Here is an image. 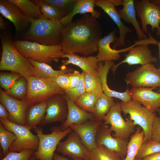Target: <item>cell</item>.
I'll list each match as a JSON object with an SVG mask.
<instances>
[{
  "mask_svg": "<svg viewBox=\"0 0 160 160\" xmlns=\"http://www.w3.org/2000/svg\"><path fill=\"white\" fill-rule=\"evenodd\" d=\"M101 25L97 19L87 13L63 25L61 44L65 54L79 53L89 56L98 51L102 38Z\"/></svg>",
  "mask_w": 160,
  "mask_h": 160,
  "instance_id": "cell-1",
  "label": "cell"
},
{
  "mask_svg": "<svg viewBox=\"0 0 160 160\" xmlns=\"http://www.w3.org/2000/svg\"><path fill=\"white\" fill-rule=\"evenodd\" d=\"M0 37L2 46L0 70L18 73L28 81L33 76V66L17 49L7 31H0Z\"/></svg>",
  "mask_w": 160,
  "mask_h": 160,
  "instance_id": "cell-2",
  "label": "cell"
},
{
  "mask_svg": "<svg viewBox=\"0 0 160 160\" xmlns=\"http://www.w3.org/2000/svg\"><path fill=\"white\" fill-rule=\"evenodd\" d=\"M29 19L30 27L20 39L48 46L61 44L63 25L60 21L51 20L42 15L37 19Z\"/></svg>",
  "mask_w": 160,
  "mask_h": 160,
  "instance_id": "cell-3",
  "label": "cell"
},
{
  "mask_svg": "<svg viewBox=\"0 0 160 160\" xmlns=\"http://www.w3.org/2000/svg\"><path fill=\"white\" fill-rule=\"evenodd\" d=\"M13 43L24 57L39 63L49 64L57 62L65 54L61 44L48 46L21 39L14 40Z\"/></svg>",
  "mask_w": 160,
  "mask_h": 160,
  "instance_id": "cell-4",
  "label": "cell"
},
{
  "mask_svg": "<svg viewBox=\"0 0 160 160\" xmlns=\"http://www.w3.org/2000/svg\"><path fill=\"white\" fill-rule=\"evenodd\" d=\"M33 129L38 136L39 144L38 149L33 155L36 159L39 160H53L55 151L60 141L72 131L70 127L62 131L59 126H54L51 128L50 134H45L40 126Z\"/></svg>",
  "mask_w": 160,
  "mask_h": 160,
  "instance_id": "cell-5",
  "label": "cell"
},
{
  "mask_svg": "<svg viewBox=\"0 0 160 160\" xmlns=\"http://www.w3.org/2000/svg\"><path fill=\"white\" fill-rule=\"evenodd\" d=\"M121 111L126 115L128 114L135 125H138L144 132L143 142L151 139L153 126L156 116L153 113L136 100L120 103Z\"/></svg>",
  "mask_w": 160,
  "mask_h": 160,
  "instance_id": "cell-6",
  "label": "cell"
},
{
  "mask_svg": "<svg viewBox=\"0 0 160 160\" xmlns=\"http://www.w3.org/2000/svg\"><path fill=\"white\" fill-rule=\"evenodd\" d=\"M60 94H65L64 91L49 79L32 76L28 81V92L24 100L30 105L47 101Z\"/></svg>",
  "mask_w": 160,
  "mask_h": 160,
  "instance_id": "cell-7",
  "label": "cell"
},
{
  "mask_svg": "<svg viewBox=\"0 0 160 160\" xmlns=\"http://www.w3.org/2000/svg\"><path fill=\"white\" fill-rule=\"evenodd\" d=\"M0 121L6 129L13 132L16 137L10 147L9 151L20 152L26 149L37 150L39 144L38 136L33 134L28 127L7 120L0 119Z\"/></svg>",
  "mask_w": 160,
  "mask_h": 160,
  "instance_id": "cell-8",
  "label": "cell"
},
{
  "mask_svg": "<svg viewBox=\"0 0 160 160\" xmlns=\"http://www.w3.org/2000/svg\"><path fill=\"white\" fill-rule=\"evenodd\" d=\"M125 80L127 84L132 86V88H160V70L150 63L127 73Z\"/></svg>",
  "mask_w": 160,
  "mask_h": 160,
  "instance_id": "cell-9",
  "label": "cell"
},
{
  "mask_svg": "<svg viewBox=\"0 0 160 160\" xmlns=\"http://www.w3.org/2000/svg\"><path fill=\"white\" fill-rule=\"evenodd\" d=\"M121 111L120 103L117 101L105 116L104 124L111 125V129L114 132L112 135L113 137L127 139L135 132L136 125L129 116L125 121L122 116Z\"/></svg>",
  "mask_w": 160,
  "mask_h": 160,
  "instance_id": "cell-10",
  "label": "cell"
},
{
  "mask_svg": "<svg viewBox=\"0 0 160 160\" xmlns=\"http://www.w3.org/2000/svg\"><path fill=\"white\" fill-rule=\"evenodd\" d=\"M134 5L136 15L141 19L143 31L148 33L147 26L150 25L153 32L157 29V34L160 35V5L148 0H134Z\"/></svg>",
  "mask_w": 160,
  "mask_h": 160,
  "instance_id": "cell-11",
  "label": "cell"
},
{
  "mask_svg": "<svg viewBox=\"0 0 160 160\" xmlns=\"http://www.w3.org/2000/svg\"><path fill=\"white\" fill-rule=\"evenodd\" d=\"M0 13L14 24L15 29V40L20 39L30 27L29 18L9 0H0Z\"/></svg>",
  "mask_w": 160,
  "mask_h": 160,
  "instance_id": "cell-12",
  "label": "cell"
},
{
  "mask_svg": "<svg viewBox=\"0 0 160 160\" xmlns=\"http://www.w3.org/2000/svg\"><path fill=\"white\" fill-rule=\"evenodd\" d=\"M68 113L65 94L55 95L48 100L45 116L39 125L43 126L57 122L62 123L65 120Z\"/></svg>",
  "mask_w": 160,
  "mask_h": 160,
  "instance_id": "cell-13",
  "label": "cell"
},
{
  "mask_svg": "<svg viewBox=\"0 0 160 160\" xmlns=\"http://www.w3.org/2000/svg\"><path fill=\"white\" fill-rule=\"evenodd\" d=\"M112 132L110 127L102 124L97 134L96 146L104 145L110 151L118 154L123 160L127 153V139L114 137L111 135Z\"/></svg>",
  "mask_w": 160,
  "mask_h": 160,
  "instance_id": "cell-14",
  "label": "cell"
},
{
  "mask_svg": "<svg viewBox=\"0 0 160 160\" xmlns=\"http://www.w3.org/2000/svg\"><path fill=\"white\" fill-rule=\"evenodd\" d=\"M56 150L62 155L68 156L73 159L90 160V152L77 134L73 130L68 134L65 140L59 143Z\"/></svg>",
  "mask_w": 160,
  "mask_h": 160,
  "instance_id": "cell-15",
  "label": "cell"
},
{
  "mask_svg": "<svg viewBox=\"0 0 160 160\" xmlns=\"http://www.w3.org/2000/svg\"><path fill=\"white\" fill-rule=\"evenodd\" d=\"M135 45L130 47L128 53L124 55L125 59L111 68L114 75L117 68L122 63H127L129 65L140 64L142 66L157 61V58L152 55L148 44H140L134 46Z\"/></svg>",
  "mask_w": 160,
  "mask_h": 160,
  "instance_id": "cell-16",
  "label": "cell"
},
{
  "mask_svg": "<svg viewBox=\"0 0 160 160\" xmlns=\"http://www.w3.org/2000/svg\"><path fill=\"white\" fill-rule=\"evenodd\" d=\"M0 102L7 109L10 115V121L19 125H25V114L29 106L25 100L12 97L0 88Z\"/></svg>",
  "mask_w": 160,
  "mask_h": 160,
  "instance_id": "cell-17",
  "label": "cell"
},
{
  "mask_svg": "<svg viewBox=\"0 0 160 160\" xmlns=\"http://www.w3.org/2000/svg\"><path fill=\"white\" fill-rule=\"evenodd\" d=\"M95 5L100 7L107 14L119 28V36L113 45V49H115L118 47L124 46L126 35L128 33L132 32V30L122 22L116 6L110 0H95Z\"/></svg>",
  "mask_w": 160,
  "mask_h": 160,
  "instance_id": "cell-18",
  "label": "cell"
},
{
  "mask_svg": "<svg viewBox=\"0 0 160 160\" xmlns=\"http://www.w3.org/2000/svg\"><path fill=\"white\" fill-rule=\"evenodd\" d=\"M102 122L95 119L89 120L79 125L70 126L72 130L78 135L82 142L90 152L96 147V137Z\"/></svg>",
  "mask_w": 160,
  "mask_h": 160,
  "instance_id": "cell-19",
  "label": "cell"
},
{
  "mask_svg": "<svg viewBox=\"0 0 160 160\" xmlns=\"http://www.w3.org/2000/svg\"><path fill=\"white\" fill-rule=\"evenodd\" d=\"M152 88L140 87L129 89L132 99L143 104L153 113L160 108V93L153 91Z\"/></svg>",
  "mask_w": 160,
  "mask_h": 160,
  "instance_id": "cell-20",
  "label": "cell"
},
{
  "mask_svg": "<svg viewBox=\"0 0 160 160\" xmlns=\"http://www.w3.org/2000/svg\"><path fill=\"white\" fill-rule=\"evenodd\" d=\"M116 29H114L108 35L102 38L98 42V53L96 56L98 62L117 60L121 57L120 53L128 51L130 47L120 50L111 48L110 44L114 43L118 39L116 36Z\"/></svg>",
  "mask_w": 160,
  "mask_h": 160,
  "instance_id": "cell-21",
  "label": "cell"
},
{
  "mask_svg": "<svg viewBox=\"0 0 160 160\" xmlns=\"http://www.w3.org/2000/svg\"><path fill=\"white\" fill-rule=\"evenodd\" d=\"M65 97L67 102L68 113L65 120L59 126L62 130H65L72 124H81L89 120L95 119L92 113L81 109L74 102L65 96Z\"/></svg>",
  "mask_w": 160,
  "mask_h": 160,
  "instance_id": "cell-22",
  "label": "cell"
},
{
  "mask_svg": "<svg viewBox=\"0 0 160 160\" xmlns=\"http://www.w3.org/2000/svg\"><path fill=\"white\" fill-rule=\"evenodd\" d=\"M115 65L113 61L98 62V71L100 76L101 81L103 93L108 96L118 98L124 102H127L132 99L129 93V89L124 92H120L112 90L108 87L107 84V76L110 69Z\"/></svg>",
  "mask_w": 160,
  "mask_h": 160,
  "instance_id": "cell-23",
  "label": "cell"
},
{
  "mask_svg": "<svg viewBox=\"0 0 160 160\" xmlns=\"http://www.w3.org/2000/svg\"><path fill=\"white\" fill-rule=\"evenodd\" d=\"M95 0H76L72 11L68 15L63 18L60 21L63 25H66L73 21V17L76 14H90L93 17L99 18L101 13L95 9Z\"/></svg>",
  "mask_w": 160,
  "mask_h": 160,
  "instance_id": "cell-24",
  "label": "cell"
},
{
  "mask_svg": "<svg viewBox=\"0 0 160 160\" xmlns=\"http://www.w3.org/2000/svg\"><path fill=\"white\" fill-rule=\"evenodd\" d=\"M62 58L67 59L63 60L61 66L72 64L80 68L85 72L92 70H98V61L96 56H80L76 54H65Z\"/></svg>",
  "mask_w": 160,
  "mask_h": 160,
  "instance_id": "cell-25",
  "label": "cell"
},
{
  "mask_svg": "<svg viewBox=\"0 0 160 160\" xmlns=\"http://www.w3.org/2000/svg\"><path fill=\"white\" fill-rule=\"evenodd\" d=\"M123 7L118 12L121 18L127 23H131L135 28L138 39L145 40L147 36L141 28L136 16V11L133 0H123Z\"/></svg>",
  "mask_w": 160,
  "mask_h": 160,
  "instance_id": "cell-26",
  "label": "cell"
},
{
  "mask_svg": "<svg viewBox=\"0 0 160 160\" xmlns=\"http://www.w3.org/2000/svg\"><path fill=\"white\" fill-rule=\"evenodd\" d=\"M28 59L33 67V76L37 78L51 79L60 74L72 72L74 71L73 68L65 66H61L60 70H56L49 64Z\"/></svg>",
  "mask_w": 160,
  "mask_h": 160,
  "instance_id": "cell-27",
  "label": "cell"
},
{
  "mask_svg": "<svg viewBox=\"0 0 160 160\" xmlns=\"http://www.w3.org/2000/svg\"><path fill=\"white\" fill-rule=\"evenodd\" d=\"M48 101L30 105L25 114V125L30 130L34 129L44 117Z\"/></svg>",
  "mask_w": 160,
  "mask_h": 160,
  "instance_id": "cell-28",
  "label": "cell"
},
{
  "mask_svg": "<svg viewBox=\"0 0 160 160\" xmlns=\"http://www.w3.org/2000/svg\"><path fill=\"white\" fill-rule=\"evenodd\" d=\"M113 99L103 93L100 95L95 104L92 113L95 119L102 122L106 115L115 104Z\"/></svg>",
  "mask_w": 160,
  "mask_h": 160,
  "instance_id": "cell-29",
  "label": "cell"
},
{
  "mask_svg": "<svg viewBox=\"0 0 160 160\" xmlns=\"http://www.w3.org/2000/svg\"><path fill=\"white\" fill-rule=\"evenodd\" d=\"M29 18L37 19L41 16L39 6L33 0H9Z\"/></svg>",
  "mask_w": 160,
  "mask_h": 160,
  "instance_id": "cell-30",
  "label": "cell"
},
{
  "mask_svg": "<svg viewBox=\"0 0 160 160\" xmlns=\"http://www.w3.org/2000/svg\"><path fill=\"white\" fill-rule=\"evenodd\" d=\"M84 84L86 92L100 95L103 93L98 70L85 72Z\"/></svg>",
  "mask_w": 160,
  "mask_h": 160,
  "instance_id": "cell-31",
  "label": "cell"
},
{
  "mask_svg": "<svg viewBox=\"0 0 160 160\" xmlns=\"http://www.w3.org/2000/svg\"><path fill=\"white\" fill-rule=\"evenodd\" d=\"M144 137L143 131H140V128L138 127L128 142L127 154L122 160H135L137 152L143 142Z\"/></svg>",
  "mask_w": 160,
  "mask_h": 160,
  "instance_id": "cell-32",
  "label": "cell"
},
{
  "mask_svg": "<svg viewBox=\"0 0 160 160\" xmlns=\"http://www.w3.org/2000/svg\"><path fill=\"white\" fill-rule=\"evenodd\" d=\"M28 92V81L22 76L6 92L16 99L24 100Z\"/></svg>",
  "mask_w": 160,
  "mask_h": 160,
  "instance_id": "cell-33",
  "label": "cell"
},
{
  "mask_svg": "<svg viewBox=\"0 0 160 160\" xmlns=\"http://www.w3.org/2000/svg\"><path fill=\"white\" fill-rule=\"evenodd\" d=\"M100 95L86 92L77 99L74 103L82 110L92 113L95 104Z\"/></svg>",
  "mask_w": 160,
  "mask_h": 160,
  "instance_id": "cell-34",
  "label": "cell"
},
{
  "mask_svg": "<svg viewBox=\"0 0 160 160\" xmlns=\"http://www.w3.org/2000/svg\"><path fill=\"white\" fill-rule=\"evenodd\" d=\"M90 153V160H122L118 154L103 145L97 146Z\"/></svg>",
  "mask_w": 160,
  "mask_h": 160,
  "instance_id": "cell-35",
  "label": "cell"
},
{
  "mask_svg": "<svg viewBox=\"0 0 160 160\" xmlns=\"http://www.w3.org/2000/svg\"><path fill=\"white\" fill-rule=\"evenodd\" d=\"M16 139L15 135L6 129L0 123V144L2 155L5 157L8 154L11 145Z\"/></svg>",
  "mask_w": 160,
  "mask_h": 160,
  "instance_id": "cell-36",
  "label": "cell"
},
{
  "mask_svg": "<svg viewBox=\"0 0 160 160\" xmlns=\"http://www.w3.org/2000/svg\"><path fill=\"white\" fill-rule=\"evenodd\" d=\"M39 6L41 15L48 19L60 21L62 17L54 7L44 0H33Z\"/></svg>",
  "mask_w": 160,
  "mask_h": 160,
  "instance_id": "cell-37",
  "label": "cell"
},
{
  "mask_svg": "<svg viewBox=\"0 0 160 160\" xmlns=\"http://www.w3.org/2000/svg\"><path fill=\"white\" fill-rule=\"evenodd\" d=\"M160 151V142L151 139L143 143L135 159H141L149 155Z\"/></svg>",
  "mask_w": 160,
  "mask_h": 160,
  "instance_id": "cell-38",
  "label": "cell"
},
{
  "mask_svg": "<svg viewBox=\"0 0 160 160\" xmlns=\"http://www.w3.org/2000/svg\"><path fill=\"white\" fill-rule=\"evenodd\" d=\"M76 0H44L52 5L59 12L62 18L72 11L74 4Z\"/></svg>",
  "mask_w": 160,
  "mask_h": 160,
  "instance_id": "cell-39",
  "label": "cell"
},
{
  "mask_svg": "<svg viewBox=\"0 0 160 160\" xmlns=\"http://www.w3.org/2000/svg\"><path fill=\"white\" fill-rule=\"evenodd\" d=\"M81 73L80 80L75 87L64 91L65 96L74 102L86 92L84 84L85 72L82 71Z\"/></svg>",
  "mask_w": 160,
  "mask_h": 160,
  "instance_id": "cell-40",
  "label": "cell"
},
{
  "mask_svg": "<svg viewBox=\"0 0 160 160\" xmlns=\"http://www.w3.org/2000/svg\"><path fill=\"white\" fill-rule=\"evenodd\" d=\"M21 77L22 76L20 75L17 73L1 72L0 84L1 87L6 92L15 82Z\"/></svg>",
  "mask_w": 160,
  "mask_h": 160,
  "instance_id": "cell-41",
  "label": "cell"
},
{
  "mask_svg": "<svg viewBox=\"0 0 160 160\" xmlns=\"http://www.w3.org/2000/svg\"><path fill=\"white\" fill-rule=\"evenodd\" d=\"M34 151L25 149L20 152L9 151L8 154L1 160H28Z\"/></svg>",
  "mask_w": 160,
  "mask_h": 160,
  "instance_id": "cell-42",
  "label": "cell"
},
{
  "mask_svg": "<svg viewBox=\"0 0 160 160\" xmlns=\"http://www.w3.org/2000/svg\"><path fill=\"white\" fill-rule=\"evenodd\" d=\"M70 73L60 74L49 79L64 91L70 89Z\"/></svg>",
  "mask_w": 160,
  "mask_h": 160,
  "instance_id": "cell-43",
  "label": "cell"
},
{
  "mask_svg": "<svg viewBox=\"0 0 160 160\" xmlns=\"http://www.w3.org/2000/svg\"><path fill=\"white\" fill-rule=\"evenodd\" d=\"M151 140L160 142V118L156 116L153 124Z\"/></svg>",
  "mask_w": 160,
  "mask_h": 160,
  "instance_id": "cell-44",
  "label": "cell"
},
{
  "mask_svg": "<svg viewBox=\"0 0 160 160\" xmlns=\"http://www.w3.org/2000/svg\"><path fill=\"white\" fill-rule=\"evenodd\" d=\"M81 73L79 71L74 70L70 73V89H72L75 87L80 81L81 77Z\"/></svg>",
  "mask_w": 160,
  "mask_h": 160,
  "instance_id": "cell-45",
  "label": "cell"
},
{
  "mask_svg": "<svg viewBox=\"0 0 160 160\" xmlns=\"http://www.w3.org/2000/svg\"><path fill=\"white\" fill-rule=\"evenodd\" d=\"M0 119L7 120L10 121L9 114L5 106L0 103Z\"/></svg>",
  "mask_w": 160,
  "mask_h": 160,
  "instance_id": "cell-46",
  "label": "cell"
},
{
  "mask_svg": "<svg viewBox=\"0 0 160 160\" xmlns=\"http://www.w3.org/2000/svg\"><path fill=\"white\" fill-rule=\"evenodd\" d=\"M135 160H160V151L149 155L142 159Z\"/></svg>",
  "mask_w": 160,
  "mask_h": 160,
  "instance_id": "cell-47",
  "label": "cell"
},
{
  "mask_svg": "<svg viewBox=\"0 0 160 160\" xmlns=\"http://www.w3.org/2000/svg\"><path fill=\"white\" fill-rule=\"evenodd\" d=\"M8 25L7 23L4 20L2 16H0V28L2 31H5L7 30Z\"/></svg>",
  "mask_w": 160,
  "mask_h": 160,
  "instance_id": "cell-48",
  "label": "cell"
},
{
  "mask_svg": "<svg viewBox=\"0 0 160 160\" xmlns=\"http://www.w3.org/2000/svg\"><path fill=\"white\" fill-rule=\"evenodd\" d=\"M53 160H69L66 157L61 155L54 153L53 158ZM73 160H82L81 159H73Z\"/></svg>",
  "mask_w": 160,
  "mask_h": 160,
  "instance_id": "cell-49",
  "label": "cell"
},
{
  "mask_svg": "<svg viewBox=\"0 0 160 160\" xmlns=\"http://www.w3.org/2000/svg\"><path fill=\"white\" fill-rule=\"evenodd\" d=\"M110 1L115 6L119 5H122L123 0H110Z\"/></svg>",
  "mask_w": 160,
  "mask_h": 160,
  "instance_id": "cell-50",
  "label": "cell"
},
{
  "mask_svg": "<svg viewBox=\"0 0 160 160\" xmlns=\"http://www.w3.org/2000/svg\"><path fill=\"white\" fill-rule=\"evenodd\" d=\"M159 48V53L160 60V41H158L157 45ZM160 70V68H159Z\"/></svg>",
  "mask_w": 160,
  "mask_h": 160,
  "instance_id": "cell-51",
  "label": "cell"
},
{
  "mask_svg": "<svg viewBox=\"0 0 160 160\" xmlns=\"http://www.w3.org/2000/svg\"><path fill=\"white\" fill-rule=\"evenodd\" d=\"M36 158L33 154L31 156L28 160H36Z\"/></svg>",
  "mask_w": 160,
  "mask_h": 160,
  "instance_id": "cell-52",
  "label": "cell"
},
{
  "mask_svg": "<svg viewBox=\"0 0 160 160\" xmlns=\"http://www.w3.org/2000/svg\"><path fill=\"white\" fill-rule=\"evenodd\" d=\"M159 113V117L160 118V108L158 110Z\"/></svg>",
  "mask_w": 160,
  "mask_h": 160,
  "instance_id": "cell-53",
  "label": "cell"
},
{
  "mask_svg": "<svg viewBox=\"0 0 160 160\" xmlns=\"http://www.w3.org/2000/svg\"><path fill=\"white\" fill-rule=\"evenodd\" d=\"M157 92L159 93H160V87L159 88V91H157Z\"/></svg>",
  "mask_w": 160,
  "mask_h": 160,
  "instance_id": "cell-54",
  "label": "cell"
},
{
  "mask_svg": "<svg viewBox=\"0 0 160 160\" xmlns=\"http://www.w3.org/2000/svg\"></svg>",
  "mask_w": 160,
  "mask_h": 160,
  "instance_id": "cell-55",
  "label": "cell"
},
{
  "mask_svg": "<svg viewBox=\"0 0 160 160\" xmlns=\"http://www.w3.org/2000/svg\"></svg>",
  "mask_w": 160,
  "mask_h": 160,
  "instance_id": "cell-56",
  "label": "cell"
}]
</instances>
